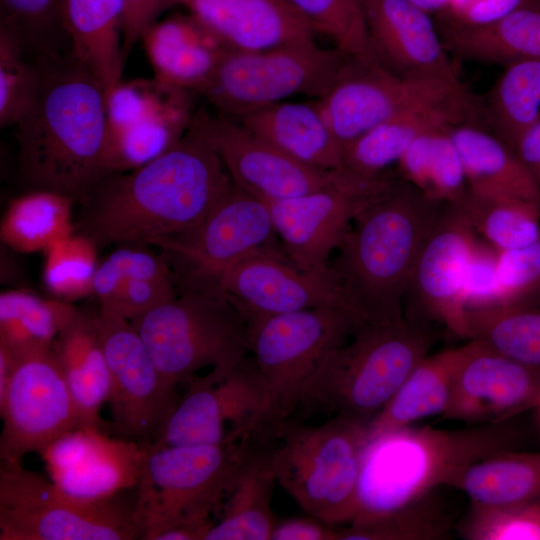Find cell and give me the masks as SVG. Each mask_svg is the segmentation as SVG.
I'll list each match as a JSON object with an SVG mask.
<instances>
[{"label":"cell","instance_id":"obj_1","mask_svg":"<svg viewBox=\"0 0 540 540\" xmlns=\"http://www.w3.org/2000/svg\"><path fill=\"white\" fill-rule=\"evenodd\" d=\"M216 152L194 131L154 160L103 176L79 204L74 230L98 249L197 226L232 187Z\"/></svg>","mask_w":540,"mask_h":540},{"label":"cell","instance_id":"obj_2","mask_svg":"<svg viewBox=\"0 0 540 540\" xmlns=\"http://www.w3.org/2000/svg\"><path fill=\"white\" fill-rule=\"evenodd\" d=\"M34 99L16 126L17 174L27 190L80 204L107 174L105 90L72 53L37 59Z\"/></svg>","mask_w":540,"mask_h":540},{"label":"cell","instance_id":"obj_3","mask_svg":"<svg viewBox=\"0 0 540 540\" xmlns=\"http://www.w3.org/2000/svg\"><path fill=\"white\" fill-rule=\"evenodd\" d=\"M446 205L396 179L354 218L329 265L360 324L404 316L415 262Z\"/></svg>","mask_w":540,"mask_h":540},{"label":"cell","instance_id":"obj_4","mask_svg":"<svg viewBox=\"0 0 540 540\" xmlns=\"http://www.w3.org/2000/svg\"><path fill=\"white\" fill-rule=\"evenodd\" d=\"M515 440L508 420L458 429L409 425L369 439L354 520L395 510L442 486L456 489L472 464L510 450Z\"/></svg>","mask_w":540,"mask_h":540},{"label":"cell","instance_id":"obj_5","mask_svg":"<svg viewBox=\"0 0 540 540\" xmlns=\"http://www.w3.org/2000/svg\"><path fill=\"white\" fill-rule=\"evenodd\" d=\"M434 343L429 323L403 316L362 324L332 351L305 386L299 406L368 424Z\"/></svg>","mask_w":540,"mask_h":540},{"label":"cell","instance_id":"obj_6","mask_svg":"<svg viewBox=\"0 0 540 540\" xmlns=\"http://www.w3.org/2000/svg\"><path fill=\"white\" fill-rule=\"evenodd\" d=\"M366 427L339 415L320 425L277 424L276 481L311 517L329 525L356 518Z\"/></svg>","mask_w":540,"mask_h":540},{"label":"cell","instance_id":"obj_7","mask_svg":"<svg viewBox=\"0 0 540 540\" xmlns=\"http://www.w3.org/2000/svg\"><path fill=\"white\" fill-rule=\"evenodd\" d=\"M260 437L148 449L135 495L140 539L154 540L175 525L213 520Z\"/></svg>","mask_w":540,"mask_h":540},{"label":"cell","instance_id":"obj_8","mask_svg":"<svg viewBox=\"0 0 540 540\" xmlns=\"http://www.w3.org/2000/svg\"><path fill=\"white\" fill-rule=\"evenodd\" d=\"M151 245L161 248L177 294L212 297H224L222 283L239 263L281 249L267 202L234 183L197 226Z\"/></svg>","mask_w":540,"mask_h":540},{"label":"cell","instance_id":"obj_9","mask_svg":"<svg viewBox=\"0 0 540 540\" xmlns=\"http://www.w3.org/2000/svg\"><path fill=\"white\" fill-rule=\"evenodd\" d=\"M154 364L174 385L202 368H226L246 358L247 326L225 297L177 294L130 321Z\"/></svg>","mask_w":540,"mask_h":540},{"label":"cell","instance_id":"obj_10","mask_svg":"<svg viewBox=\"0 0 540 540\" xmlns=\"http://www.w3.org/2000/svg\"><path fill=\"white\" fill-rule=\"evenodd\" d=\"M136 499V498H135ZM135 501L87 503L62 493L22 462H0V540L140 539Z\"/></svg>","mask_w":540,"mask_h":540},{"label":"cell","instance_id":"obj_11","mask_svg":"<svg viewBox=\"0 0 540 540\" xmlns=\"http://www.w3.org/2000/svg\"><path fill=\"white\" fill-rule=\"evenodd\" d=\"M345 59L313 38L256 51L228 48L199 92L224 116L239 118L296 94L319 99Z\"/></svg>","mask_w":540,"mask_h":540},{"label":"cell","instance_id":"obj_12","mask_svg":"<svg viewBox=\"0 0 540 540\" xmlns=\"http://www.w3.org/2000/svg\"><path fill=\"white\" fill-rule=\"evenodd\" d=\"M186 393L148 449L219 444L273 432L281 422L272 393L248 357L204 377H192Z\"/></svg>","mask_w":540,"mask_h":540},{"label":"cell","instance_id":"obj_13","mask_svg":"<svg viewBox=\"0 0 540 540\" xmlns=\"http://www.w3.org/2000/svg\"><path fill=\"white\" fill-rule=\"evenodd\" d=\"M249 351L285 420L324 359L348 341L360 322L341 308L319 307L241 316Z\"/></svg>","mask_w":540,"mask_h":540},{"label":"cell","instance_id":"obj_14","mask_svg":"<svg viewBox=\"0 0 540 540\" xmlns=\"http://www.w3.org/2000/svg\"><path fill=\"white\" fill-rule=\"evenodd\" d=\"M395 180L385 173L366 176L343 166L319 189L267 202L286 258L300 270L327 269L357 214Z\"/></svg>","mask_w":540,"mask_h":540},{"label":"cell","instance_id":"obj_15","mask_svg":"<svg viewBox=\"0 0 540 540\" xmlns=\"http://www.w3.org/2000/svg\"><path fill=\"white\" fill-rule=\"evenodd\" d=\"M95 320L111 374V430L148 449L181 396L159 372L129 320L100 309Z\"/></svg>","mask_w":540,"mask_h":540},{"label":"cell","instance_id":"obj_16","mask_svg":"<svg viewBox=\"0 0 540 540\" xmlns=\"http://www.w3.org/2000/svg\"><path fill=\"white\" fill-rule=\"evenodd\" d=\"M465 92L462 82L406 78L379 61L346 56L336 79L316 105L343 148L409 108Z\"/></svg>","mask_w":540,"mask_h":540},{"label":"cell","instance_id":"obj_17","mask_svg":"<svg viewBox=\"0 0 540 540\" xmlns=\"http://www.w3.org/2000/svg\"><path fill=\"white\" fill-rule=\"evenodd\" d=\"M0 459L22 462L81 426L63 372L51 349L16 358L4 400Z\"/></svg>","mask_w":540,"mask_h":540},{"label":"cell","instance_id":"obj_18","mask_svg":"<svg viewBox=\"0 0 540 540\" xmlns=\"http://www.w3.org/2000/svg\"><path fill=\"white\" fill-rule=\"evenodd\" d=\"M186 92L157 78L121 82L107 100V174L138 168L183 137L193 114Z\"/></svg>","mask_w":540,"mask_h":540},{"label":"cell","instance_id":"obj_19","mask_svg":"<svg viewBox=\"0 0 540 540\" xmlns=\"http://www.w3.org/2000/svg\"><path fill=\"white\" fill-rule=\"evenodd\" d=\"M188 128L216 152L234 185L265 202L319 189L337 172L290 157L228 116H211L200 109L192 114Z\"/></svg>","mask_w":540,"mask_h":540},{"label":"cell","instance_id":"obj_20","mask_svg":"<svg viewBox=\"0 0 540 540\" xmlns=\"http://www.w3.org/2000/svg\"><path fill=\"white\" fill-rule=\"evenodd\" d=\"M148 449L96 427L80 426L50 444L42 456L55 486L72 499L96 503L136 488Z\"/></svg>","mask_w":540,"mask_h":540},{"label":"cell","instance_id":"obj_21","mask_svg":"<svg viewBox=\"0 0 540 540\" xmlns=\"http://www.w3.org/2000/svg\"><path fill=\"white\" fill-rule=\"evenodd\" d=\"M476 241L459 209L447 204L415 262L404 298L405 316L439 322L464 337V284Z\"/></svg>","mask_w":540,"mask_h":540},{"label":"cell","instance_id":"obj_22","mask_svg":"<svg viewBox=\"0 0 540 540\" xmlns=\"http://www.w3.org/2000/svg\"><path fill=\"white\" fill-rule=\"evenodd\" d=\"M222 293L241 316L319 307L354 314L330 265L325 270H300L281 249L260 251L239 263L225 277Z\"/></svg>","mask_w":540,"mask_h":540},{"label":"cell","instance_id":"obj_23","mask_svg":"<svg viewBox=\"0 0 540 540\" xmlns=\"http://www.w3.org/2000/svg\"><path fill=\"white\" fill-rule=\"evenodd\" d=\"M540 398V370L469 340L462 345L444 420L484 424L510 420Z\"/></svg>","mask_w":540,"mask_h":540},{"label":"cell","instance_id":"obj_24","mask_svg":"<svg viewBox=\"0 0 540 540\" xmlns=\"http://www.w3.org/2000/svg\"><path fill=\"white\" fill-rule=\"evenodd\" d=\"M378 61L406 78L461 83L430 14L409 0H360Z\"/></svg>","mask_w":540,"mask_h":540},{"label":"cell","instance_id":"obj_25","mask_svg":"<svg viewBox=\"0 0 540 540\" xmlns=\"http://www.w3.org/2000/svg\"><path fill=\"white\" fill-rule=\"evenodd\" d=\"M187 7L207 30L234 50H264L316 32L285 0H174Z\"/></svg>","mask_w":540,"mask_h":540},{"label":"cell","instance_id":"obj_26","mask_svg":"<svg viewBox=\"0 0 540 540\" xmlns=\"http://www.w3.org/2000/svg\"><path fill=\"white\" fill-rule=\"evenodd\" d=\"M474 108L469 92L409 108L343 147V166L366 176L382 174L397 164L419 136L435 128L471 121Z\"/></svg>","mask_w":540,"mask_h":540},{"label":"cell","instance_id":"obj_27","mask_svg":"<svg viewBox=\"0 0 540 540\" xmlns=\"http://www.w3.org/2000/svg\"><path fill=\"white\" fill-rule=\"evenodd\" d=\"M95 315V311L76 308L50 349L63 372L81 426L106 431L100 410L108 402L111 374Z\"/></svg>","mask_w":540,"mask_h":540},{"label":"cell","instance_id":"obj_28","mask_svg":"<svg viewBox=\"0 0 540 540\" xmlns=\"http://www.w3.org/2000/svg\"><path fill=\"white\" fill-rule=\"evenodd\" d=\"M141 39L155 78L184 90L200 91L228 49L192 15L155 22Z\"/></svg>","mask_w":540,"mask_h":540},{"label":"cell","instance_id":"obj_29","mask_svg":"<svg viewBox=\"0 0 540 540\" xmlns=\"http://www.w3.org/2000/svg\"><path fill=\"white\" fill-rule=\"evenodd\" d=\"M438 30L448 53L461 60L506 66L540 59V3L478 24L440 19Z\"/></svg>","mask_w":540,"mask_h":540},{"label":"cell","instance_id":"obj_30","mask_svg":"<svg viewBox=\"0 0 540 540\" xmlns=\"http://www.w3.org/2000/svg\"><path fill=\"white\" fill-rule=\"evenodd\" d=\"M238 121L306 165L323 170L343 167L342 147L316 103L282 101L248 112Z\"/></svg>","mask_w":540,"mask_h":540},{"label":"cell","instance_id":"obj_31","mask_svg":"<svg viewBox=\"0 0 540 540\" xmlns=\"http://www.w3.org/2000/svg\"><path fill=\"white\" fill-rule=\"evenodd\" d=\"M449 132L463 164L468 191L540 205L539 181L509 144L472 121L455 124Z\"/></svg>","mask_w":540,"mask_h":540},{"label":"cell","instance_id":"obj_32","mask_svg":"<svg viewBox=\"0 0 540 540\" xmlns=\"http://www.w3.org/2000/svg\"><path fill=\"white\" fill-rule=\"evenodd\" d=\"M63 17L72 55L100 81L107 103L122 82L123 1L64 0Z\"/></svg>","mask_w":540,"mask_h":540},{"label":"cell","instance_id":"obj_33","mask_svg":"<svg viewBox=\"0 0 540 540\" xmlns=\"http://www.w3.org/2000/svg\"><path fill=\"white\" fill-rule=\"evenodd\" d=\"M260 440L241 465L225 499L222 516L205 540L271 539L277 522L272 510L276 482L273 448L260 444Z\"/></svg>","mask_w":540,"mask_h":540},{"label":"cell","instance_id":"obj_34","mask_svg":"<svg viewBox=\"0 0 540 540\" xmlns=\"http://www.w3.org/2000/svg\"><path fill=\"white\" fill-rule=\"evenodd\" d=\"M461 349L462 346L445 349L420 361L385 407L367 424L365 442L418 420L442 416L450 402Z\"/></svg>","mask_w":540,"mask_h":540},{"label":"cell","instance_id":"obj_35","mask_svg":"<svg viewBox=\"0 0 540 540\" xmlns=\"http://www.w3.org/2000/svg\"><path fill=\"white\" fill-rule=\"evenodd\" d=\"M456 489L470 504L514 506L540 501V452L504 450L472 464Z\"/></svg>","mask_w":540,"mask_h":540},{"label":"cell","instance_id":"obj_36","mask_svg":"<svg viewBox=\"0 0 540 540\" xmlns=\"http://www.w3.org/2000/svg\"><path fill=\"white\" fill-rule=\"evenodd\" d=\"M450 127L425 132L397 162L402 179L427 198L443 204H454L468 192L465 171Z\"/></svg>","mask_w":540,"mask_h":540},{"label":"cell","instance_id":"obj_37","mask_svg":"<svg viewBox=\"0 0 540 540\" xmlns=\"http://www.w3.org/2000/svg\"><path fill=\"white\" fill-rule=\"evenodd\" d=\"M77 307L59 299L41 298L30 291L0 295V346L18 358L50 349Z\"/></svg>","mask_w":540,"mask_h":540},{"label":"cell","instance_id":"obj_38","mask_svg":"<svg viewBox=\"0 0 540 540\" xmlns=\"http://www.w3.org/2000/svg\"><path fill=\"white\" fill-rule=\"evenodd\" d=\"M454 205L475 234L497 252L519 249L540 240V205L537 203L468 191Z\"/></svg>","mask_w":540,"mask_h":540},{"label":"cell","instance_id":"obj_39","mask_svg":"<svg viewBox=\"0 0 540 540\" xmlns=\"http://www.w3.org/2000/svg\"><path fill=\"white\" fill-rule=\"evenodd\" d=\"M464 337L540 370V304L466 310Z\"/></svg>","mask_w":540,"mask_h":540},{"label":"cell","instance_id":"obj_40","mask_svg":"<svg viewBox=\"0 0 540 540\" xmlns=\"http://www.w3.org/2000/svg\"><path fill=\"white\" fill-rule=\"evenodd\" d=\"M73 204L56 193L27 192L7 209L1 223V240L16 251L46 250L73 233Z\"/></svg>","mask_w":540,"mask_h":540},{"label":"cell","instance_id":"obj_41","mask_svg":"<svg viewBox=\"0 0 540 540\" xmlns=\"http://www.w3.org/2000/svg\"><path fill=\"white\" fill-rule=\"evenodd\" d=\"M493 132L512 148L540 117V59L506 65L485 100Z\"/></svg>","mask_w":540,"mask_h":540},{"label":"cell","instance_id":"obj_42","mask_svg":"<svg viewBox=\"0 0 540 540\" xmlns=\"http://www.w3.org/2000/svg\"><path fill=\"white\" fill-rule=\"evenodd\" d=\"M436 490L395 510L352 521L348 528L340 529V540L445 538L453 520Z\"/></svg>","mask_w":540,"mask_h":540},{"label":"cell","instance_id":"obj_43","mask_svg":"<svg viewBox=\"0 0 540 540\" xmlns=\"http://www.w3.org/2000/svg\"><path fill=\"white\" fill-rule=\"evenodd\" d=\"M64 0H0V28L12 34L29 60L71 52L64 25Z\"/></svg>","mask_w":540,"mask_h":540},{"label":"cell","instance_id":"obj_44","mask_svg":"<svg viewBox=\"0 0 540 540\" xmlns=\"http://www.w3.org/2000/svg\"><path fill=\"white\" fill-rule=\"evenodd\" d=\"M316 32L331 38L336 50L363 61H378L371 46L360 0H285Z\"/></svg>","mask_w":540,"mask_h":540},{"label":"cell","instance_id":"obj_45","mask_svg":"<svg viewBox=\"0 0 540 540\" xmlns=\"http://www.w3.org/2000/svg\"><path fill=\"white\" fill-rule=\"evenodd\" d=\"M97 249L77 232L52 244L45 250L43 280L46 288L66 302L92 294Z\"/></svg>","mask_w":540,"mask_h":540},{"label":"cell","instance_id":"obj_46","mask_svg":"<svg viewBox=\"0 0 540 540\" xmlns=\"http://www.w3.org/2000/svg\"><path fill=\"white\" fill-rule=\"evenodd\" d=\"M146 244L128 243L117 245L98 263L92 294L99 308L110 304L119 289L133 279L170 278L169 267L162 254H156Z\"/></svg>","mask_w":540,"mask_h":540},{"label":"cell","instance_id":"obj_47","mask_svg":"<svg viewBox=\"0 0 540 540\" xmlns=\"http://www.w3.org/2000/svg\"><path fill=\"white\" fill-rule=\"evenodd\" d=\"M39 69L25 55L19 41L0 28V127L16 125L31 105Z\"/></svg>","mask_w":540,"mask_h":540},{"label":"cell","instance_id":"obj_48","mask_svg":"<svg viewBox=\"0 0 540 540\" xmlns=\"http://www.w3.org/2000/svg\"><path fill=\"white\" fill-rule=\"evenodd\" d=\"M458 530L469 540H540V501L499 507L470 504Z\"/></svg>","mask_w":540,"mask_h":540},{"label":"cell","instance_id":"obj_49","mask_svg":"<svg viewBox=\"0 0 540 540\" xmlns=\"http://www.w3.org/2000/svg\"><path fill=\"white\" fill-rule=\"evenodd\" d=\"M497 282V306L540 304V240L498 252Z\"/></svg>","mask_w":540,"mask_h":540},{"label":"cell","instance_id":"obj_50","mask_svg":"<svg viewBox=\"0 0 540 540\" xmlns=\"http://www.w3.org/2000/svg\"><path fill=\"white\" fill-rule=\"evenodd\" d=\"M176 295L170 278L133 279L119 289L108 306L99 309L131 321Z\"/></svg>","mask_w":540,"mask_h":540},{"label":"cell","instance_id":"obj_51","mask_svg":"<svg viewBox=\"0 0 540 540\" xmlns=\"http://www.w3.org/2000/svg\"><path fill=\"white\" fill-rule=\"evenodd\" d=\"M498 252L476 241L471 254L464 284L465 309H482L498 305Z\"/></svg>","mask_w":540,"mask_h":540},{"label":"cell","instance_id":"obj_52","mask_svg":"<svg viewBox=\"0 0 540 540\" xmlns=\"http://www.w3.org/2000/svg\"><path fill=\"white\" fill-rule=\"evenodd\" d=\"M534 3H540V0H450L448 9L438 16L452 22L478 24Z\"/></svg>","mask_w":540,"mask_h":540},{"label":"cell","instance_id":"obj_53","mask_svg":"<svg viewBox=\"0 0 540 540\" xmlns=\"http://www.w3.org/2000/svg\"><path fill=\"white\" fill-rule=\"evenodd\" d=\"M124 6L122 55L124 60L134 44L174 0H122Z\"/></svg>","mask_w":540,"mask_h":540},{"label":"cell","instance_id":"obj_54","mask_svg":"<svg viewBox=\"0 0 540 540\" xmlns=\"http://www.w3.org/2000/svg\"><path fill=\"white\" fill-rule=\"evenodd\" d=\"M270 540H340V529L312 517L277 521Z\"/></svg>","mask_w":540,"mask_h":540},{"label":"cell","instance_id":"obj_55","mask_svg":"<svg viewBox=\"0 0 540 540\" xmlns=\"http://www.w3.org/2000/svg\"><path fill=\"white\" fill-rule=\"evenodd\" d=\"M512 149L540 183V117L519 136Z\"/></svg>","mask_w":540,"mask_h":540},{"label":"cell","instance_id":"obj_56","mask_svg":"<svg viewBox=\"0 0 540 540\" xmlns=\"http://www.w3.org/2000/svg\"><path fill=\"white\" fill-rule=\"evenodd\" d=\"M15 365L16 357H14L5 347L0 346V403L5 398Z\"/></svg>","mask_w":540,"mask_h":540},{"label":"cell","instance_id":"obj_57","mask_svg":"<svg viewBox=\"0 0 540 540\" xmlns=\"http://www.w3.org/2000/svg\"><path fill=\"white\" fill-rule=\"evenodd\" d=\"M409 1L428 14L437 13L438 15L445 12L450 5V0H409Z\"/></svg>","mask_w":540,"mask_h":540},{"label":"cell","instance_id":"obj_58","mask_svg":"<svg viewBox=\"0 0 540 540\" xmlns=\"http://www.w3.org/2000/svg\"><path fill=\"white\" fill-rule=\"evenodd\" d=\"M536 408L538 409V411H539V413H540V398H539V400H538V403H537V405H536Z\"/></svg>","mask_w":540,"mask_h":540}]
</instances>
